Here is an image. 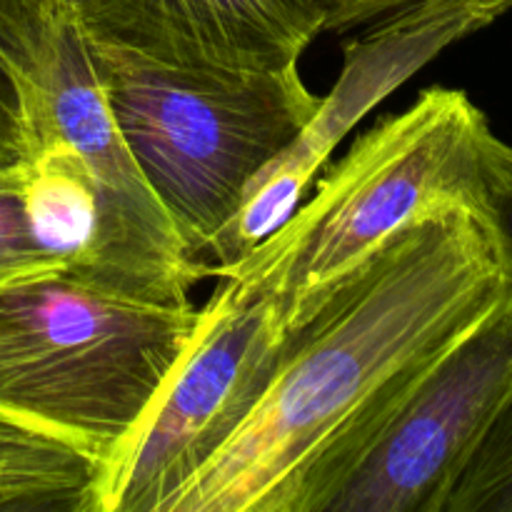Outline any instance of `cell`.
Wrapping results in <instances>:
<instances>
[{"label": "cell", "mask_w": 512, "mask_h": 512, "mask_svg": "<svg viewBox=\"0 0 512 512\" xmlns=\"http://www.w3.org/2000/svg\"><path fill=\"white\" fill-rule=\"evenodd\" d=\"M510 10L512 0H410L380 15L370 33L348 40L333 93L320 98L298 138L250 180L238 213L213 245L210 265L228 268L243 260L298 208L335 145L358 120L448 45Z\"/></svg>", "instance_id": "52a82bcc"}, {"label": "cell", "mask_w": 512, "mask_h": 512, "mask_svg": "<svg viewBox=\"0 0 512 512\" xmlns=\"http://www.w3.org/2000/svg\"><path fill=\"white\" fill-rule=\"evenodd\" d=\"M483 218L512 283V145L490 133L483 158Z\"/></svg>", "instance_id": "4fadbf2b"}, {"label": "cell", "mask_w": 512, "mask_h": 512, "mask_svg": "<svg viewBox=\"0 0 512 512\" xmlns=\"http://www.w3.org/2000/svg\"><path fill=\"white\" fill-rule=\"evenodd\" d=\"M103 463L0 415V512H98Z\"/></svg>", "instance_id": "9c48e42d"}, {"label": "cell", "mask_w": 512, "mask_h": 512, "mask_svg": "<svg viewBox=\"0 0 512 512\" xmlns=\"http://www.w3.org/2000/svg\"><path fill=\"white\" fill-rule=\"evenodd\" d=\"M50 8L43 0H0V168L28 155L25 93Z\"/></svg>", "instance_id": "30bf717a"}, {"label": "cell", "mask_w": 512, "mask_h": 512, "mask_svg": "<svg viewBox=\"0 0 512 512\" xmlns=\"http://www.w3.org/2000/svg\"><path fill=\"white\" fill-rule=\"evenodd\" d=\"M63 270L35 240L23 200V163L0 168V288Z\"/></svg>", "instance_id": "7c38bea8"}, {"label": "cell", "mask_w": 512, "mask_h": 512, "mask_svg": "<svg viewBox=\"0 0 512 512\" xmlns=\"http://www.w3.org/2000/svg\"><path fill=\"white\" fill-rule=\"evenodd\" d=\"M512 393V283L400 400L323 512H440L473 445Z\"/></svg>", "instance_id": "8992f818"}, {"label": "cell", "mask_w": 512, "mask_h": 512, "mask_svg": "<svg viewBox=\"0 0 512 512\" xmlns=\"http://www.w3.org/2000/svg\"><path fill=\"white\" fill-rule=\"evenodd\" d=\"M508 288L478 210L405 228L290 330L255 413L168 512H323L420 375Z\"/></svg>", "instance_id": "6da1fadb"}, {"label": "cell", "mask_w": 512, "mask_h": 512, "mask_svg": "<svg viewBox=\"0 0 512 512\" xmlns=\"http://www.w3.org/2000/svg\"><path fill=\"white\" fill-rule=\"evenodd\" d=\"M328 10L325 30H345L353 25L378 20L380 15L410 3V0H323Z\"/></svg>", "instance_id": "5bb4252c"}, {"label": "cell", "mask_w": 512, "mask_h": 512, "mask_svg": "<svg viewBox=\"0 0 512 512\" xmlns=\"http://www.w3.org/2000/svg\"><path fill=\"white\" fill-rule=\"evenodd\" d=\"M218 280L190 350L103 468L98 512H168L268 393L290 330L268 295H243L233 280Z\"/></svg>", "instance_id": "5b68a950"}, {"label": "cell", "mask_w": 512, "mask_h": 512, "mask_svg": "<svg viewBox=\"0 0 512 512\" xmlns=\"http://www.w3.org/2000/svg\"><path fill=\"white\" fill-rule=\"evenodd\" d=\"M440 512H512V393L465 458Z\"/></svg>", "instance_id": "8fae6325"}, {"label": "cell", "mask_w": 512, "mask_h": 512, "mask_svg": "<svg viewBox=\"0 0 512 512\" xmlns=\"http://www.w3.org/2000/svg\"><path fill=\"white\" fill-rule=\"evenodd\" d=\"M203 308L143 303L63 270L0 288V415L105 465L193 345Z\"/></svg>", "instance_id": "3957f363"}, {"label": "cell", "mask_w": 512, "mask_h": 512, "mask_svg": "<svg viewBox=\"0 0 512 512\" xmlns=\"http://www.w3.org/2000/svg\"><path fill=\"white\" fill-rule=\"evenodd\" d=\"M80 20L165 63L273 73L298 68L328 10L323 0H90Z\"/></svg>", "instance_id": "ba28073f"}, {"label": "cell", "mask_w": 512, "mask_h": 512, "mask_svg": "<svg viewBox=\"0 0 512 512\" xmlns=\"http://www.w3.org/2000/svg\"><path fill=\"white\" fill-rule=\"evenodd\" d=\"M43 3H45V5H53V8L73 10V13H78L80 18H83L85 10H88L90 0H43Z\"/></svg>", "instance_id": "9a60e30c"}, {"label": "cell", "mask_w": 512, "mask_h": 512, "mask_svg": "<svg viewBox=\"0 0 512 512\" xmlns=\"http://www.w3.org/2000/svg\"><path fill=\"white\" fill-rule=\"evenodd\" d=\"M483 110L455 88L423 90L365 130L263 243L228 268L243 295H268L285 330L313 318L355 270L425 215L468 205L483 215Z\"/></svg>", "instance_id": "7a4b0ae2"}, {"label": "cell", "mask_w": 512, "mask_h": 512, "mask_svg": "<svg viewBox=\"0 0 512 512\" xmlns=\"http://www.w3.org/2000/svg\"><path fill=\"white\" fill-rule=\"evenodd\" d=\"M88 38L130 153L185 245L198 258L210 255L250 180L298 138L320 98L298 68H190L93 33Z\"/></svg>", "instance_id": "277c9868"}]
</instances>
